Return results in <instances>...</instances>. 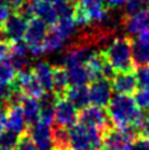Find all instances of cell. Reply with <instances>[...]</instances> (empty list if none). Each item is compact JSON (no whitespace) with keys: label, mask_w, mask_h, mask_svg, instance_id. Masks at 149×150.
Returning a JSON list of instances; mask_svg holds the SVG:
<instances>
[{"label":"cell","mask_w":149,"mask_h":150,"mask_svg":"<svg viewBox=\"0 0 149 150\" xmlns=\"http://www.w3.org/2000/svg\"><path fill=\"white\" fill-rule=\"evenodd\" d=\"M107 114L112 127L117 129H133L138 133L144 113L129 96L114 94L107 105Z\"/></svg>","instance_id":"obj_1"},{"label":"cell","mask_w":149,"mask_h":150,"mask_svg":"<svg viewBox=\"0 0 149 150\" xmlns=\"http://www.w3.org/2000/svg\"><path fill=\"white\" fill-rule=\"evenodd\" d=\"M101 52L116 73L136 69L132 56V39L129 37H116L109 42L107 49Z\"/></svg>","instance_id":"obj_2"},{"label":"cell","mask_w":149,"mask_h":150,"mask_svg":"<svg viewBox=\"0 0 149 150\" xmlns=\"http://www.w3.org/2000/svg\"><path fill=\"white\" fill-rule=\"evenodd\" d=\"M102 134L96 128L77 122L68 128V142L70 150H93L102 146Z\"/></svg>","instance_id":"obj_3"},{"label":"cell","mask_w":149,"mask_h":150,"mask_svg":"<svg viewBox=\"0 0 149 150\" xmlns=\"http://www.w3.org/2000/svg\"><path fill=\"white\" fill-rule=\"evenodd\" d=\"M137 139L136 130L117 129L111 125L102 134V150H132Z\"/></svg>","instance_id":"obj_4"},{"label":"cell","mask_w":149,"mask_h":150,"mask_svg":"<svg viewBox=\"0 0 149 150\" xmlns=\"http://www.w3.org/2000/svg\"><path fill=\"white\" fill-rule=\"evenodd\" d=\"M47 34V25L39 18H33L28 21L25 30L24 42L29 49L31 56L40 57L45 53L44 40Z\"/></svg>","instance_id":"obj_5"},{"label":"cell","mask_w":149,"mask_h":150,"mask_svg":"<svg viewBox=\"0 0 149 150\" xmlns=\"http://www.w3.org/2000/svg\"><path fill=\"white\" fill-rule=\"evenodd\" d=\"M13 84L18 91L28 97L41 99L46 94L44 87L36 78L33 68H25L23 71H18Z\"/></svg>","instance_id":"obj_6"},{"label":"cell","mask_w":149,"mask_h":150,"mask_svg":"<svg viewBox=\"0 0 149 150\" xmlns=\"http://www.w3.org/2000/svg\"><path fill=\"white\" fill-rule=\"evenodd\" d=\"M78 122L88 127L96 128L101 132H104L109 125V118L107 110L97 105H87L78 112Z\"/></svg>","instance_id":"obj_7"},{"label":"cell","mask_w":149,"mask_h":150,"mask_svg":"<svg viewBox=\"0 0 149 150\" xmlns=\"http://www.w3.org/2000/svg\"><path fill=\"white\" fill-rule=\"evenodd\" d=\"M78 122V110L65 97H56L55 123L62 128H71Z\"/></svg>","instance_id":"obj_8"},{"label":"cell","mask_w":149,"mask_h":150,"mask_svg":"<svg viewBox=\"0 0 149 150\" xmlns=\"http://www.w3.org/2000/svg\"><path fill=\"white\" fill-rule=\"evenodd\" d=\"M28 133L39 150H55L54 134H52L51 125H47L39 120L29 127Z\"/></svg>","instance_id":"obj_9"},{"label":"cell","mask_w":149,"mask_h":150,"mask_svg":"<svg viewBox=\"0 0 149 150\" xmlns=\"http://www.w3.org/2000/svg\"><path fill=\"white\" fill-rule=\"evenodd\" d=\"M112 91H114L117 94L131 96L137 92L139 87L137 73L134 71L128 72H117L114 73L113 78L111 79Z\"/></svg>","instance_id":"obj_10"},{"label":"cell","mask_w":149,"mask_h":150,"mask_svg":"<svg viewBox=\"0 0 149 150\" xmlns=\"http://www.w3.org/2000/svg\"><path fill=\"white\" fill-rule=\"evenodd\" d=\"M88 94H89V103L101 107V108H107L112 98L111 81L102 78L91 82L88 87Z\"/></svg>","instance_id":"obj_11"},{"label":"cell","mask_w":149,"mask_h":150,"mask_svg":"<svg viewBox=\"0 0 149 150\" xmlns=\"http://www.w3.org/2000/svg\"><path fill=\"white\" fill-rule=\"evenodd\" d=\"M6 128L18 135L28 133L29 127L25 122L23 108L19 103H8L6 107Z\"/></svg>","instance_id":"obj_12"},{"label":"cell","mask_w":149,"mask_h":150,"mask_svg":"<svg viewBox=\"0 0 149 150\" xmlns=\"http://www.w3.org/2000/svg\"><path fill=\"white\" fill-rule=\"evenodd\" d=\"M132 56L136 67L149 65V31L140 33L132 40Z\"/></svg>","instance_id":"obj_13"},{"label":"cell","mask_w":149,"mask_h":150,"mask_svg":"<svg viewBox=\"0 0 149 150\" xmlns=\"http://www.w3.org/2000/svg\"><path fill=\"white\" fill-rule=\"evenodd\" d=\"M93 52L94 50H91V47L86 45H73L68 47V50L66 51V55L63 57V66L71 67L77 65H84L88 61V58L92 56Z\"/></svg>","instance_id":"obj_14"},{"label":"cell","mask_w":149,"mask_h":150,"mask_svg":"<svg viewBox=\"0 0 149 150\" xmlns=\"http://www.w3.org/2000/svg\"><path fill=\"white\" fill-rule=\"evenodd\" d=\"M123 26L131 35H139L140 33L149 31V10L124 16Z\"/></svg>","instance_id":"obj_15"},{"label":"cell","mask_w":149,"mask_h":150,"mask_svg":"<svg viewBox=\"0 0 149 150\" xmlns=\"http://www.w3.org/2000/svg\"><path fill=\"white\" fill-rule=\"evenodd\" d=\"M65 98L70 100L77 110L86 108L89 104L88 87L87 86H70L65 93Z\"/></svg>","instance_id":"obj_16"},{"label":"cell","mask_w":149,"mask_h":150,"mask_svg":"<svg viewBox=\"0 0 149 150\" xmlns=\"http://www.w3.org/2000/svg\"><path fill=\"white\" fill-rule=\"evenodd\" d=\"M33 71L35 73L36 78L44 87L46 93H51L54 89V71L52 66H50L45 61H40L33 67Z\"/></svg>","instance_id":"obj_17"},{"label":"cell","mask_w":149,"mask_h":150,"mask_svg":"<svg viewBox=\"0 0 149 150\" xmlns=\"http://www.w3.org/2000/svg\"><path fill=\"white\" fill-rule=\"evenodd\" d=\"M20 105L23 108L25 122L28 124V127H31L36 122H39L40 119V100L39 99L24 96L21 98Z\"/></svg>","instance_id":"obj_18"},{"label":"cell","mask_w":149,"mask_h":150,"mask_svg":"<svg viewBox=\"0 0 149 150\" xmlns=\"http://www.w3.org/2000/svg\"><path fill=\"white\" fill-rule=\"evenodd\" d=\"M34 5H35V18H39L46 25H51V26L57 23L58 15L55 5L50 4L46 0L34 3Z\"/></svg>","instance_id":"obj_19"},{"label":"cell","mask_w":149,"mask_h":150,"mask_svg":"<svg viewBox=\"0 0 149 150\" xmlns=\"http://www.w3.org/2000/svg\"><path fill=\"white\" fill-rule=\"evenodd\" d=\"M40 100V122L47 125H52L55 122V102L56 97L54 93H46Z\"/></svg>","instance_id":"obj_20"},{"label":"cell","mask_w":149,"mask_h":150,"mask_svg":"<svg viewBox=\"0 0 149 150\" xmlns=\"http://www.w3.org/2000/svg\"><path fill=\"white\" fill-rule=\"evenodd\" d=\"M67 40V37L63 35L60 29L56 25H52L51 28L47 30L46 37L44 40V50L46 52H55L58 51L63 46L65 41Z\"/></svg>","instance_id":"obj_21"},{"label":"cell","mask_w":149,"mask_h":150,"mask_svg":"<svg viewBox=\"0 0 149 150\" xmlns=\"http://www.w3.org/2000/svg\"><path fill=\"white\" fill-rule=\"evenodd\" d=\"M54 71V89L52 93L55 97H65L66 91L70 87V81H68V74L66 68L63 66H55L52 67Z\"/></svg>","instance_id":"obj_22"},{"label":"cell","mask_w":149,"mask_h":150,"mask_svg":"<svg viewBox=\"0 0 149 150\" xmlns=\"http://www.w3.org/2000/svg\"><path fill=\"white\" fill-rule=\"evenodd\" d=\"M65 68L68 74L70 86H87L88 83H91L89 74L87 72L86 67H84V65H77V66H71V67H65Z\"/></svg>","instance_id":"obj_23"},{"label":"cell","mask_w":149,"mask_h":150,"mask_svg":"<svg viewBox=\"0 0 149 150\" xmlns=\"http://www.w3.org/2000/svg\"><path fill=\"white\" fill-rule=\"evenodd\" d=\"M149 10V0H128L126 3V16Z\"/></svg>","instance_id":"obj_24"},{"label":"cell","mask_w":149,"mask_h":150,"mask_svg":"<svg viewBox=\"0 0 149 150\" xmlns=\"http://www.w3.org/2000/svg\"><path fill=\"white\" fill-rule=\"evenodd\" d=\"M15 76H16V71L11 66L9 60L0 61V82L4 83H13Z\"/></svg>","instance_id":"obj_25"},{"label":"cell","mask_w":149,"mask_h":150,"mask_svg":"<svg viewBox=\"0 0 149 150\" xmlns=\"http://www.w3.org/2000/svg\"><path fill=\"white\" fill-rule=\"evenodd\" d=\"M134 102L140 110L149 112V88L140 87L134 93Z\"/></svg>","instance_id":"obj_26"},{"label":"cell","mask_w":149,"mask_h":150,"mask_svg":"<svg viewBox=\"0 0 149 150\" xmlns=\"http://www.w3.org/2000/svg\"><path fill=\"white\" fill-rule=\"evenodd\" d=\"M15 92V87L13 83L0 82V103H9L10 98Z\"/></svg>","instance_id":"obj_27"},{"label":"cell","mask_w":149,"mask_h":150,"mask_svg":"<svg viewBox=\"0 0 149 150\" xmlns=\"http://www.w3.org/2000/svg\"><path fill=\"white\" fill-rule=\"evenodd\" d=\"M16 150H39L33 139L30 138L29 133H25L23 135L19 137V142L16 145Z\"/></svg>","instance_id":"obj_28"},{"label":"cell","mask_w":149,"mask_h":150,"mask_svg":"<svg viewBox=\"0 0 149 150\" xmlns=\"http://www.w3.org/2000/svg\"><path fill=\"white\" fill-rule=\"evenodd\" d=\"M136 73H137L138 82H139L140 87L149 88V65L148 66H140Z\"/></svg>","instance_id":"obj_29"},{"label":"cell","mask_w":149,"mask_h":150,"mask_svg":"<svg viewBox=\"0 0 149 150\" xmlns=\"http://www.w3.org/2000/svg\"><path fill=\"white\" fill-rule=\"evenodd\" d=\"M138 138L148 139L149 140V112H147L144 117H143L140 128H139V130H138Z\"/></svg>","instance_id":"obj_30"},{"label":"cell","mask_w":149,"mask_h":150,"mask_svg":"<svg viewBox=\"0 0 149 150\" xmlns=\"http://www.w3.org/2000/svg\"><path fill=\"white\" fill-rule=\"evenodd\" d=\"M10 16V9L6 4L4 3V0H0V29L4 26L5 21Z\"/></svg>","instance_id":"obj_31"},{"label":"cell","mask_w":149,"mask_h":150,"mask_svg":"<svg viewBox=\"0 0 149 150\" xmlns=\"http://www.w3.org/2000/svg\"><path fill=\"white\" fill-rule=\"evenodd\" d=\"M6 103H0V134L6 128Z\"/></svg>","instance_id":"obj_32"},{"label":"cell","mask_w":149,"mask_h":150,"mask_svg":"<svg viewBox=\"0 0 149 150\" xmlns=\"http://www.w3.org/2000/svg\"><path fill=\"white\" fill-rule=\"evenodd\" d=\"M4 3L8 5L10 10H13L14 13H18L25 5L26 0H4Z\"/></svg>","instance_id":"obj_33"},{"label":"cell","mask_w":149,"mask_h":150,"mask_svg":"<svg viewBox=\"0 0 149 150\" xmlns=\"http://www.w3.org/2000/svg\"><path fill=\"white\" fill-rule=\"evenodd\" d=\"M10 45L9 42L5 41H0V61L3 60H8L9 55H10Z\"/></svg>","instance_id":"obj_34"},{"label":"cell","mask_w":149,"mask_h":150,"mask_svg":"<svg viewBox=\"0 0 149 150\" xmlns=\"http://www.w3.org/2000/svg\"><path fill=\"white\" fill-rule=\"evenodd\" d=\"M132 150H149V140L148 139L138 138L136 143L133 144Z\"/></svg>","instance_id":"obj_35"},{"label":"cell","mask_w":149,"mask_h":150,"mask_svg":"<svg viewBox=\"0 0 149 150\" xmlns=\"http://www.w3.org/2000/svg\"><path fill=\"white\" fill-rule=\"evenodd\" d=\"M74 4H88V3H98L103 5H108L107 0H73Z\"/></svg>","instance_id":"obj_36"},{"label":"cell","mask_w":149,"mask_h":150,"mask_svg":"<svg viewBox=\"0 0 149 150\" xmlns=\"http://www.w3.org/2000/svg\"><path fill=\"white\" fill-rule=\"evenodd\" d=\"M128 0H107V4L108 6H119V5H123L126 4Z\"/></svg>","instance_id":"obj_37"},{"label":"cell","mask_w":149,"mask_h":150,"mask_svg":"<svg viewBox=\"0 0 149 150\" xmlns=\"http://www.w3.org/2000/svg\"><path fill=\"white\" fill-rule=\"evenodd\" d=\"M46 1H49L50 4L55 5V6H57V5H61V4H65L67 1H70V0H46Z\"/></svg>","instance_id":"obj_38"},{"label":"cell","mask_w":149,"mask_h":150,"mask_svg":"<svg viewBox=\"0 0 149 150\" xmlns=\"http://www.w3.org/2000/svg\"><path fill=\"white\" fill-rule=\"evenodd\" d=\"M39 1H42V0H31V3H39Z\"/></svg>","instance_id":"obj_39"},{"label":"cell","mask_w":149,"mask_h":150,"mask_svg":"<svg viewBox=\"0 0 149 150\" xmlns=\"http://www.w3.org/2000/svg\"><path fill=\"white\" fill-rule=\"evenodd\" d=\"M93 150H102V149H93Z\"/></svg>","instance_id":"obj_40"}]
</instances>
